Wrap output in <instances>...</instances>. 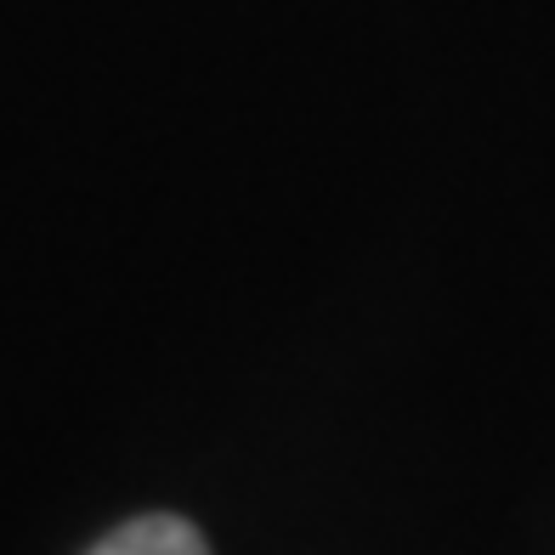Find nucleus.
<instances>
[{
  "mask_svg": "<svg viewBox=\"0 0 555 555\" xmlns=\"http://www.w3.org/2000/svg\"><path fill=\"white\" fill-rule=\"evenodd\" d=\"M91 555H210V550L198 539V527L182 516H137L114 527Z\"/></svg>",
  "mask_w": 555,
  "mask_h": 555,
  "instance_id": "nucleus-1",
  "label": "nucleus"
}]
</instances>
